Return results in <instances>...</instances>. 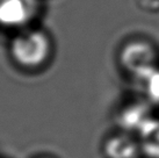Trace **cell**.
I'll use <instances>...</instances> for the list:
<instances>
[{"mask_svg":"<svg viewBox=\"0 0 159 158\" xmlns=\"http://www.w3.org/2000/svg\"><path fill=\"white\" fill-rule=\"evenodd\" d=\"M119 59L124 70L142 81L158 67L155 49L143 41H133L125 44L121 49Z\"/></svg>","mask_w":159,"mask_h":158,"instance_id":"2","label":"cell"},{"mask_svg":"<svg viewBox=\"0 0 159 158\" xmlns=\"http://www.w3.org/2000/svg\"><path fill=\"white\" fill-rule=\"evenodd\" d=\"M151 118H153L150 108L145 104H133L121 110L119 116V123L121 128L127 132L139 134Z\"/></svg>","mask_w":159,"mask_h":158,"instance_id":"4","label":"cell"},{"mask_svg":"<svg viewBox=\"0 0 159 158\" xmlns=\"http://www.w3.org/2000/svg\"><path fill=\"white\" fill-rule=\"evenodd\" d=\"M39 12V0H0V27L25 29Z\"/></svg>","mask_w":159,"mask_h":158,"instance_id":"3","label":"cell"},{"mask_svg":"<svg viewBox=\"0 0 159 158\" xmlns=\"http://www.w3.org/2000/svg\"><path fill=\"white\" fill-rule=\"evenodd\" d=\"M141 151L138 141L128 134H119L109 137L103 145L107 158H136Z\"/></svg>","mask_w":159,"mask_h":158,"instance_id":"5","label":"cell"},{"mask_svg":"<svg viewBox=\"0 0 159 158\" xmlns=\"http://www.w3.org/2000/svg\"><path fill=\"white\" fill-rule=\"evenodd\" d=\"M143 83L145 84V91L151 101L159 104V67L153 70Z\"/></svg>","mask_w":159,"mask_h":158,"instance_id":"7","label":"cell"},{"mask_svg":"<svg viewBox=\"0 0 159 158\" xmlns=\"http://www.w3.org/2000/svg\"><path fill=\"white\" fill-rule=\"evenodd\" d=\"M141 151L149 158H159V118H151L138 134Z\"/></svg>","mask_w":159,"mask_h":158,"instance_id":"6","label":"cell"},{"mask_svg":"<svg viewBox=\"0 0 159 158\" xmlns=\"http://www.w3.org/2000/svg\"><path fill=\"white\" fill-rule=\"evenodd\" d=\"M9 53L19 66L36 69L48 61L51 53V42L44 31L21 29L11 41Z\"/></svg>","mask_w":159,"mask_h":158,"instance_id":"1","label":"cell"}]
</instances>
